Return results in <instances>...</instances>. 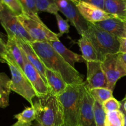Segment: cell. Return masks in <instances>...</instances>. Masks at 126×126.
<instances>
[{"label":"cell","mask_w":126,"mask_h":126,"mask_svg":"<svg viewBox=\"0 0 126 126\" xmlns=\"http://www.w3.org/2000/svg\"><path fill=\"white\" fill-rule=\"evenodd\" d=\"M0 22L6 32H10L14 36L20 38L27 43H30L33 42V39L18 20L17 16L6 6L1 15Z\"/></svg>","instance_id":"9c48e42d"},{"label":"cell","mask_w":126,"mask_h":126,"mask_svg":"<svg viewBox=\"0 0 126 126\" xmlns=\"http://www.w3.org/2000/svg\"><path fill=\"white\" fill-rule=\"evenodd\" d=\"M37 98L33 102L36 121L43 126H64L62 107L58 96L49 92Z\"/></svg>","instance_id":"3957f363"},{"label":"cell","mask_w":126,"mask_h":126,"mask_svg":"<svg viewBox=\"0 0 126 126\" xmlns=\"http://www.w3.org/2000/svg\"><path fill=\"white\" fill-rule=\"evenodd\" d=\"M58 9L72 24L79 34L82 36L89 26L87 22L82 17L75 5L71 0H54Z\"/></svg>","instance_id":"ba28073f"},{"label":"cell","mask_w":126,"mask_h":126,"mask_svg":"<svg viewBox=\"0 0 126 126\" xmlns=\"http://www.w3.org/2000/svg\"><path fill=\"white\" fill-rule=\"evenodd\" d=\"M126 95H125V96H124V98H123V100H122L121 102H124V101H126Z\"/></svg>","instance_id":"60d3db41"},{"label":"cell","mask_w":126,"mask_h":126,"mask_svg":"<svg viewBox=\"0 0 126 126\" xmlns=\"http://www.w3.org/2000/svg\"><path fill=\"white\" fill-rule=\"evenodd\" d=\"M102 106L105 113H107L114 111L120 110L121 108V103L113 97L103 102Z\"/></svg>","instance_id":"83f0119b"},{"label":"cell","mask_w":126,"mask_h":126,"mask_svg":"<svg viewBox=\"0 0 126 126\" xmlns=\"http://www.w3.org/2000/svg\"><path fill=\"white\" fill-rule=\"evenodd\" d=\"M87 78L85 84L87 89L98 87L108 88V82L102 68L101 61L86 62Z\"/></svg>","instance_id":"30bf717a"},{"label":"cell","mask_w":126,"mask_h":126,"mask_svg":"<svg viewBox=\"0 0 126 126\" xmlns=\"http://www.w3.org/2000/svg\"><path fill=\"white\" fill-rule=\"evenodd\" d=\"M24 10L25 14L33 19L39 22H43L38 15V12L35 0H19Z\"/></svg>","instance_id":"d4e9b609"},{"label":"cell","mask_w":126,"mask_h":126,"mask_svg":"<svg viewBox=\"0 0 126 126\" xmlns=\"http://www.w3.org/2000/svg\"><path fill=\"white\" fill-rule=\"evenodd\" d=\"M22 53L23 56V72L34 87L36 92L37 97L46 95L49 92L47 85L39 71L30 63L23 51Z\"/></svg>","instance_id":"7c38bea8"},{"label":"cell","mask_w":126,"mask_h":126,"mask_svg":"<svg viewBox=\"0 0 126 126\" xmlns=\"http://www.w3.org/2000/svg\"><path fill=\"white\" fill-rule=\"evenodd\" d=\"M5 8V5L4 4L2 0H0V20L1 18V15H2V12Z\"/></svg>","instance_id":"e575fe53"},{"label":"cell","mask_w":126,"mask_h":126,"mask_svg":"<svg viewBox=\"0 0 126 126\" xmlns=\"http://www.w3.org/2000/svg\"><path fill=\"white\" fill-rule=\"evenodd\" d=\"M102 65L108 82V88L113 91L118 80L126 76L125 65L121 60L119 54L106 55L102 62Z\"/></svg>","instance_id":"52a82bcc"},{"label":"cell","mask_w":126,"mask_h":126,"mask_svg":"<svg viewBox=\"0 0 126 126\" xmlns=\"http://www.w3.org/2000/svg\"><path fill=\"white\" fill-rule=\"evenodd\" d=\"M6 33L7 36L6 42L7 53L23 71V56L22 49L16 42L14 36L9 32H6Z\"/></svg>","instance_id":"ac0fdd59"},{"label":"cell","mask_w":126,"mask_h":126,"mask_svg":"<svg viewBox=\"0 0 126 126\" xmlns=\"http://www.w3.org/2000/svg\"><path fill=\"white\" fill-rule=\"evenodd\" d=\"M80 1H84L87 3H89L91 4L94 5L99 8L103 9L104 8V4L105 0H80Z\"/></svg>","instance_id":"4dcf8cb0"},{"label":"cell","mask_w":126,"mask_h":126,"mask_svg":"<svg viewBox=\"0 0 126 126\" xmlns=\"http://www.w3.org/2000/svg\"><path fill=\"white\" fill-rule=\"evenodd\" d=\"M56 17L57 22V26L59 30V33H58L59 37L62 36L64 34L68 33L70 32V25L68 23V20H64L59 13L55 15Z\"/></svg>","instance_id":"f546056e"},{"label":"cell","mask_w":126,"mask_h":126,"mask_svg":"<svg viewBox=\"0 0 126 126\" xmlns=\"http://www.w3.org/2000/svg\"><path fill=\"white\" fill-rule=\"evenodd\" d=\"M4 4L16 16L25 14L24 10L19 0H2Z\"/></svg>","instance_id":"4316f807"},{"label":"cell","mask_w":126,"mask_h":126,"mask_svg":"<svg viewBox=\"0 0 126 126\" xmlns=\"http://www.w3.org/2000/svg\"><path fill=\"white\" fill-rule=\"evenodd\" d=\"M82 17L91 23H95L116 17L107 13L102 9L80 0H71Z\"/></svg>","instance_id":"8fae6325"},{"label":"cell","mask_w":126,"mask_h":126,"mask_svg":"<svg viewBox=\"0 0 126 126\" xmlns=\"http://www.w3.org/2000/svg\"><path fill=\"white\" fill-rule=\"evenodd\" d=\"M14 118L17 122L11 126H31L33 122L36 120V113L34 106L27 107L24 110L18 114H15Z\"/></svg>","instance_id":"7402d4cb"},{"label":"cell","mask_w":126,"mask_h":126,"mask_svg":"<svg viewBox=\"0 0 126 126\" xmlns=\"http://www.w3.org/2000/svg\"><path fill=\"white\" fill-rule=\"evenodd\" d=\"M82 36H86L94 47L100 61H103L105 57L108 54L119 53L118 37L103 30L94 23H89L88 28Z\"/></svg>","instance_id":"277c9868"},{"label":"cell","mask_w":126,"mask_h":126,"mask_svg":"<svg viewBox=\"0 0 126 126\" xmlns=\"http://www.w3.org/2000/svg\"><path fill=\"white\" fill-rule=\"evenodd\" d=\"M89 91L94 100L99 102L102 105L106 100L113 97V91L105 87L94 88L89 90Z\"/></svg>","instance_id":"cb8c5ba5"},{"label":"cell","mask_w":126,"mask_h":126,"mask_svg":"<svg viewBox=\"0 0 126 126\" xmlns=\"http://www.w3.org/2000/svg\"><path fill=\"white\" fill-rule=\"evenodd\" d=\"M33 126H43L41 125V124H39V123H38V122H37V123H36V124H34V125H33Z\"/></svg>","instance_id":"8d00e7d4"},{"label":"cell","mask_w":126,"mask_h":126,"mask_svg":"<svg viewBox=\"0 0 126 126\" xmlns=\"http://www.w3.org/2000/svg\"><path fill=\"white\" fill-rule=\"evenodd\" d=\"M14 38L16 42L22 50V51L23 52L28 61L39 71L42 78L46 83V68L44 66L43 62L41 61L37 53L34 51V50L32 48L29 43L16 36H14Z\"/></svg>","instance_id":"5bb4252c"},{"label":"cell","mask_w":126,"mask_h":126,"mask_svg":"<svg viewBox=\"0 0 126 126\" xmlns=\"http://www.w3.org/2000/svg\"><path fill=\"white\" fill-rule=\"evenodd\" d=\"M78 44L79 46L80 50L82 53V56L85 61H100L97 51L95 49L89 39L84 36H82L78 41Z\"/></svg>","instance_id":"44dd1931"},{"label":"cell","mask_w":126,"mask_h":126,"mask_svg":"<svg viewBox=\"0 0 126 126\" xmlns=\"http://www.w3.org/2000/svg\"><path fill=\"white\" fill-rule=\"evenodd\" d=\"M119 42V54H126V38H118Z\"/></svg>","instance_id":"1f68e13d"},{"label":"cell","mask_w":126,"mask_h":126,"mask_svg":"<svg viewBox=\"0 0 126 126\" xmlns=\"http://www.w3.org/2000/svg\"><path fill=\"white\" fill-rule=\"evenodd\" d=\"M103 10L121 18H126V0H105Z\"/></svg>","instance_id":"d6986e66"},{"label":"cell","mask_w":126,"mask_h":126,"mask_svg":"<svg viewBox=\"0 0 126 126\" xmlns=\"http://www.w3.org/2000/svg\"><path fill=\"white\" fill-rule=\"evenodd\" d=\"M125 118L123 111L117 110L106 113L105 126H124Z\"/></svg>","instance_id":"603a6c76"},{"label":"cell","mask_w":126,"mask_h":126,"mask_svg":"<svg viewBox=\"0 0 126 126\" xmlns=\"http://www.w3.org/2000/svg\"><path fill=\"white\" fill-rule=\"evenodd\" d=\"M124 20H125L126 21V18H124Z\"/></svg>","instance_id":"b9f144b4"},{"label":"cell","mask_w":126,"mask_h":126,"mask_svg":"<svg viewBox=\"0 0 126 126\" xmlns=\"http://www.w3.org/2000/svg\"><path fill=\"white\" fill-rule=\"evenodd\" d=\"M7 54L6 50V43L0 36V57L3 59V57Z\"/></svg>","instance_id":"d6a6232c"},{"label":"cell","mask_w":126,"mask_h":126,"mask_svg":"<svg viewBox=\"0 0 126 126\" xmlns=\"http://www.w3.org/2000/svg\"><path fill=\"white\" fill-rule=\"evenodd\" d=\"M94 24L118 38H124L126 24L124 19L114 17Z\"/></svg>","instance_id":"9a60e30c"},{"label":"cell","mask_w":126,"mask_h":126,"mask_svg":"<svg viewBox=\"0 0 126 126\" xmlns=\"http://www.w3.org/2000/svg\"><path fill=\"white\" fill-rule=\"evenodd\" d=\"M29 44L37 53L46 68L60 74L68 84L84 82L83 75L69 65L49 43L34 41Z\"/></svg>","instance_id":"6da1fadb"},{"label":"cell","mask_w":126,"mask_h":126,"mask_svg":"<svg viewBox=\"0 0 126 126\" xmlns=\"http://www.w3.org/2000/svg\"><path fill=\"white\" fill-rule=\"evenodd\" d=\"M3 59L11 71V91L19 94L29 102L31 106H33V99L37 97L36 92L23 70L7 53L3 57Z\"/></svg>","instance_id":"5b68a950"},{"label":"cell","mask_w":126,"mask_h":126,"mask_svg":"<svg viewBox=\"0 0 126 126\" xmlns=\"http://www.w3.org/2000/svg\"><path fill=\"white\" fill-rule=\"evenodd\" d=\"M85 82L68 84L62 94L58 96L63 113L64 126H78L86 91Z\"/></svg>","instance_id":"7a4b0ae2"},{"label":"cell","mask_w":126,"mask_h":126,"mask_svg":"<svg viewBox=\"0 0 126 126\" xmlns=\"http://www.w3.org/2000/svg\"><path fill=\"white\" fill-rule=\"evenodd\" d=\"M0 62H2V63H6V62H5L4 60V59H2V58H1V57H0Z\"/></svg>","instance_id":"f35d334b"},{"label":"cell","mask_w":126,"mask_h":126,"mask_svg":"<svg viewBox=\"0 0 126 126\" xmlns=\"http://www.w3.org/2000/svg\"><path fill=\"white\" fill-rule=\"evenodd\" d=\"M94 99L86 88L78 126H97L94 112Z\"/></svg>","instance_id":"4fadbf2b"},{"label":"cell","mask_w":126,"mask_h":126,"mask_svg":"<svg viewBox=\"0 0 126 126\" xmlns=\"http://www.w3.org/2000/svg\"><path fill=\"white\" fill-rule=\"evenodd\" d=\"M49 44L54 48V50L60 54L63 59L72 67L75 68V65L76 62H86L82 55L73 52L69 50L59 41L49 42Z\"/></svg>","instance_id":"e0dca14e"},{"label":"cell","mask_w":126,"mask_h":126,"mask_svg":"<svg viewBox=\"0 0 126 126\" xmlns=\"http://www.w3.org/2000/svg\"><path fill=\"white\" fill-rule=\"evenodd\" d=\"M38 10L40 12H46L55 15L59 12L54 0H35Z\"/></svg>","instance_id":"484cf974"},{"label":"cell","mask_w":126,"mask_h":126,"mask_svg":"<svg viewBox=\"0 0 126 126\" xmlns=\"http://www.w3.org/2000/svg\"><path fill=\"white\" fill-rule=\"evenodd\" d=\"M11 79L5 73H0V107L5 108L9 104Z\"/></svg>","instance_id":"ffe728a7"},{"label":"cell","mask_w":126,"mask_h":126,"mask_svg":"<svg viewBox=\"0 0 126 126\" xmlns=\"http://www.w3.org/2000/svg\"><path fill=\"white\" fill-rule=\"evenodd\" d=\"M124 118H125V123H124V126H126V113L124 112Z\"/></svg>","instance_id":"74e56055"},{"label":"cell","mask_w":126,"mask_h":126,"mask_svg":"<svg viewBox=\"0 0 126 126\" xmlns=\"http://www.w3.org/2000/svg\"><path fill=\"white\" fill-rule=\"evenodd\" d=\"M46 78L49 92L57 96L62 94L68 86V84L60 74L47 68L46 69Z\"/></svg>","instance_id":"2e32d148"},{"label":"cell","mask_w":126,"mask_h":126,"mask_svg":"<svg viewBox=\"0 0 126 126\" xmlns=\"http://www.w3.org/2000/svg\"><path fill=\"white\" fill-rule=\"evenodd\" d=\"M118 54H119L121 60H122L126 68V54H119V53H118Z\"/></svg>","instance_id":"836d02e7"},{"label":"cell","mask_w":126,"mask_h":126,"mask_svg":"<svg viewBox=\"0 0 126 126\" xmlns=\"http://www.w3.org/2000/svg\"><path fill=\"white\" fill-rule=\"evenodd\" d=\"M124 38H126V24H125V34H124Z\"/></svg>","instance_id":"ab89813d"},{"label":"cell","mask_w":126,"mask_h":126,"mask_svg":"<svg viewBox=\"0 0 126 126\" xmlns=\"http://www.w3.org/2000/svg\"><path fill=\"white\" fill-rule=\"evenodd\" d=\"M121 108H123V111L126 113V100L124 102H121Z\"/></svg>","instance_id":"d590c367"},{"label":"cell","mask_w":126,"mask_h":126,"mask_svg":"<svg viewBox=\"0 0 126 126\" xmlns=\"http://www.w3.org/2000/svg\"><path fill=\"white\" fill-rule=\"evenodd\" d=\"M94 112L97 126H105V119L106 113H105L102 108V104L97 101H95L94 102Z\"/></svg>","instance_id":"f1b7e54d"},{"label":"cell","mask_w":126,"mask_h":126,"mask_svg":"<svg viewBox=\"0 0 126 126\" xmlns=\"http://www.w3.org/2000/svg\"><path fill=\"white\" fill-rule=\"evenodd\" d=\"M25 30L33 39V42H44L59 41L57 33L49 29L44 22H39L33 19L26 14L17 16Z\"/></svg>","instance_id":"8992f818"}]
</instances>
